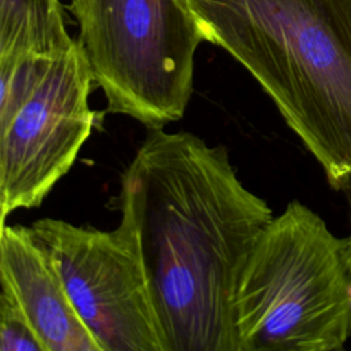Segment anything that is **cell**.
I'll list each match as a JSON object with an SVG mask.
<instances>
[{"label":"cell","instance_id":"1","mask_svg":"<svg viewBox=\"0 0 351 351\" xmlns=\"http://www.w3.org/2000/svg\"><path fill=\"white\" fill-rule=\"evenodd\" d=\"M117 206L136 236L166 351H236V277L274 214L228 149L185 130H148Z\"/></svg>","mask_w":351,"mask_h":351},{"label":"cell","instance_id":"2","mask_svg":"<svg viewBox=\"0 0 351 351\" xmlns=\"http://www.w3.org/2000/svg\"><path fill=\"white\" fill-rule=\"evenodd\" d=\"M204 38L237 60L313 155L351 191V0H186Z\"/></svg>","mask_w":351,"mask_h":351},{"label":"cell","instance_id":"3","mask_svg":"<svg viewBox=\"0 0 351 351\" xmlns=\"http://www.w3.org/2000/svg\"><path fill=\"white\" fill-rule=\"evenodd\" d=\"M236 351H341L351 337V234L299 200L261 232L234 282Z\"/></svg>","mask_w":351,"mask_h":351},{"label":"cell","instance_id":"4","mask_svg":"<svg viewBox=\"0 0 351 351\" xmlns=\"http://www.w3.org/2000/svg\"><path fill=\"white\" fill-rule=\"evenodd\" d=\"M107 111L148 130L180 121L204 41L186 0H70Z\"/></svg>","mask_w":351,"mask_h":351},{"label":"cell","instance_id":"5","mask_svg":"<svg viewBox=\"0 0 351 351\" xmlns=\"http://www.w3.org/2000/svg\"><path fill=\"white\" fill-rule=\"evenodd\" d=\"M80 40L49 55L0 58V221L38 207L77 160L95 122Z\"/></svg>","mask_w":351,"mask_h":351},{"label":"cell","instance_id":"6","mask_svg":"<svg viewBox=\"0 0 351 351\" xmlns=\"http://www.w3.org/2000/svg\"><path fill=\"white\" fill-rule=\"evenodd\" d=\"M30 226L52 255L101 351H166L137 240L128 225L100 230L45 217Z\"/></svg>","mask_w":351,"mask_h":351},{"label":"cell","instance_id":"7","mask_svg":"<svg viewBox=\"0 0 351 351\" xmlns=\"http://www.w3.org/2000/svg\"><path fill=\"white\" fill-rule=\"evenodd\" d=\"M0 285L25 313L45 351H101L32 226L1 225Z\"/></svg>","mask_w":351,"mask_h":351},{"label":"cell","instance_id":"8","mask_svg":"<svg viewBox=\"0 0 351 351\" xmlns=\"http://www.w3.org/2000/svg\"><path fill=\"white\" fill-rule=\"evenodd\" d=\"M73 41L60 0H0V58L49 55Z\"/></svg>","mask_w":351,"mask_h":351},{"label":"cell","instance_id":"9","mask_svg":"<svg viewBox=\"0 0 351 351\" xmlns=\"http://www.w3.org/2000/svg\"><path fill=\"white\" fill-rule=\"evenodd\" d=\"M0 351H45L25 313L7 292H0Z\"/></svg>","mask_w":351,"mask_h":351},{"label":"cell","instance_id":"10","mask_svg":"<svg viewBox=\"0 0 351 351\" xmlns=\"http://www.w3.org/2000/svg\"><path fill=\"white\" fill-rule=\"evenodd\" d=\"M344 195H346V200H347V206H348V218H350V225H351V191L344 192Z\"/></svg>","mask_w":351,"mask_h":351}]
</instances>
